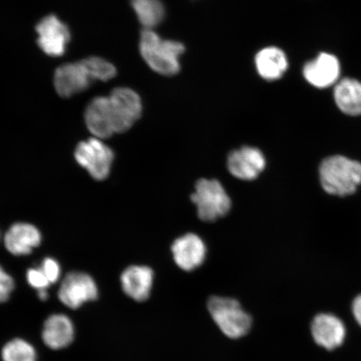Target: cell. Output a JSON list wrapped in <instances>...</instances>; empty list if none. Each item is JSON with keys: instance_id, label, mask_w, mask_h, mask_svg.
I'll return each instance as SVG.
<instances>
[{"instance_id": "8992f818", "label": "cell", "mask_w": 361, "mask_h": 361, "mask_svg": "<svg viewBox=\"0 0 361 361\" xmlns=\"http://www.w3.org/2000/svg\"><path fill=\"white\" fill-rule=\"evenodd\" d=\"M191 200L197 207V215L205 222H214L231 209L232 202L218 180L202 178L195 185Z\"/></svg>"}, {"instance_id": "2e32d148", "label": "cell", "mask_w": 361, "mask_h": 361, "mask_svg": "<svg viewBox=\"0 0 361 361\" xmlns=\"http://www.w3.org/2000/svg\"><path fill=\"white\" fill-rule=\"evenodd\" d=\"M74 338V324L67 315L55 314L45 320L42 340L49 349L56 350L66 348L73 342Z\"/></svg>"}, {"instance_id": "44dd1931", "label": "cell", "mask_w": 361, "mask_h": 361, "mask_svg": "<svg viewBox=\"0 0 361 361\" xmlns=\"http://www.w3.org/2000/svg\"><path fill=\"white\" fill-rule=\"evenodd\" d=\"M26 278L30 286L37 291L48 290V288L51 286L39 268L30 269L27 272Z\"/></svg>"}, {"instance_id": "e0dca14e", "label": "cell", "mask_w": 361, "mask_h": 361, "mask_svg": "<svg viewBox=\"0 0 361 361\" xmlns=\"http://www.w3.org/2000/svg\"><path fill=\"white\" fill-rule=\"evenodd\" d=\"M334 99L338 109L351 116H361V82L354 78H343L334 88Z\"/></svg>"}, {"instance_id": "ba28073f", "label": "cell", "mask_w": 361, "mask_h": 361, "mask_svg": "<svg viewBox=\"0 0 361 361\" xmlns=\"http://www.w3.org/2000/svg\"><path fill=\"white\" fill-rule=\"evenodd\" d=\"M98 286L90 274L74 271L63 279L58 291V298L68 308L76 310L88 302L96 300Z\"/></svg>"}, {"instance_id": "9c48e42d", "label": "cell", "mask_w": 361, "mask_h": 361, "mask_svg": "<svg viewBox=\"0 0 361 361\" xmlns=\"http://www.w3.org/2000/svg\"><path fill=\"white\" fill-rule=\"evenodd\" d=\"M39 47L44 54L51 57L64 55L71 35L68 26L56 16L49 15L43 18L36 25Z\"/></svg>"}, {"instance_id": "603a6c76", "label": "cell", "mask_w": 361, "mask_h": 361, "mask_svg": "<svg viewBox=\"0 0 361 361\" xmlns=\"http://www.w3.org/2000/svg\"><path fill=\"white\" fill-rule=\"evenodd\" d=\"M13 290H15V281L0 266V303H4L10 299Z\"/></svg>"}, {"instance_id": "d4e9b609", "label": "cell", "mask_w": 361, "mask_h": 361, "mask_svg": "<svg viewBox=\"0 0 361 361\" xmlns=\"http://www.w3.org/2000/svg\"><path fill=\"white\" fill-rule=\"evenodd\" d=\"M38 297L40 300L45 301L48 299L49 293L47 290L38 291Z\"/></svg>"}, {"instance_id": "8fae6325", "label": "cell", "mask_w": 361, "mask_h": 361, "mask_svg": "<svg viewBox=\"0 0 361 361\" xmlns=\"http://www.w3.org/2000/svg\"><path fill=\"white\" fill-rule=\"evenodd\" d=\"M311 335L316 344L327 350H334L344 343L346 327L335 314H319L311 323Z\"/></svg>"}, {"instance_id": "7c38bea8", "label": "cell", "mask_w": 361, "mask_h": 361, "mask_svg": "<svg viewBox=\"0 0 361 361\" xmlns=\"http://www.w3.org/2000/svg\"><path fill=\"white\" fill-rule=\"evenodd\" d=\"M266 160L258 148L243 147L230 153L228 169L233 177L252 180L259 177L265 169Z\"/></svg>"}, {"instance_id": "5b68a950", "label": "cell", "mask_w": 361, "mask_h": 361, "mask_svg": "<svg viewBox=\"0 0 361 361\" xmlns=\"http://www.w3.org/2000/svg\"><path fill=\"white\" fill-rule=\"evenodd\" d=\"M207 309L216 326L226 336L239 338L250 332L252 319L232 298L213 296L207 301Z\"/></svg>"}, {"instance_id": "3957f363", "label": "cell", "mask_w": 361, "mask_h": 361, "mask_svg": "<svg viewBox=\"0 0 361 361\" xmlns=\"http://www.w3.org/2000/svg\"><path fill=\"white\" fill-rule=\"evenodd\" d=\"M319 179L324 190L331 195H351L361 184V164L345 156L329 157L320 164Z\"/></svg>"}, {"instance_id": "4fadbf2b", "label": "cell", "mask_w": 361, "mask_h": 361, "mask_svg": "<svg viewBox=\"0 0 361 361\" xmlns=\"http://www.w3.org/2000/svg\"><path fill=\"white\" fill-rule=\"evenodd\" d=\"M176 264L184 271H192L200 267L206 259L207 247L197 234L187 233L176 239L171 246Z\"/></svg>"}, {"instance_id": "ac0fdd59", "label": "cell", "mask_w": 361, "mask_h": 361, "mask_svg": "<svg viewBox=\"0 0 361 361\" xmlns=\"http://www.w3.org/2000/svg\"><path fill=\"white\" fill-rule=\"evenodd\" d=\"M255 63L261 78L267 80L281 79L288 66L286 54L277 47L262 49L256 56Z\"/></svg>"}, {"instance_id": "ffe728a7", "label": "cell", "mask_w": 361, "mask_h": 361, "mask_svg": "<svg viewBox=\"0 0 361 361\" xmlns=\"http://www.w3.org/2000/svg\"><path fill=\"white\" fill-rule=\"evenodd\" d=\"M3 361H37L35 347L22 338L6 343L1 351Z\"/></svg>"}, {"instance_id": "52a82bcc", "label": "cell", "mask_w": 361, "mask_h": 361, "mask_svg": "<svg viewBox=\"0 0 361 361\" xmlns=\"http://www.w3.org/2000/svg\"><path fill=\"white\" fill-rule=\"evenodd\" d=\"M114 157L111 149L97 137L80 142L75 151L78 164L97 180H105L109 176Z\"/></svg>"}, {"instance_id": "d6986e66", "label": "cell", "mask_w": 361, "mask_h": 361, "mask_svg": "<svg viewBox=\"0 0 361 361\" xmlns=\"http://www.w3.org/2000/svg\"><path fill=\"white\" fill-rule=\"evenodd\" d=\"M132 6L144 30H153L164 20L165 10L160 0H132Z\"/></svg>"}, {"instance_id": "277c9868", "label": "cell", "mask_w": 361, "mask_h": 361, "mask_svg": "<svg viewBox=\"0 0 361 361\" xmlns=\"http://www.w3.org/2000/svg\"><path fill=\"white\" fill-rule=\"evenodd\" d=\"M184 45L162 39L153 30H143L140 39V52L149 67L158 74L173 75L180 71L179 57Z\"/></svg>"}, {"instance_id": "7402d4cb", "label": "cell", "mask_w": 361, "mask_h": 361, "mask_svg": "<svg viewBox=\"0 0 361 361\" xmlns=\"http://www.w3.org/2000/svg\"><path fill=\"white\" fill-rule=\"evenodd\" d=\"M51 284L56 283L60 279L61 269L60 264L52 258H45L39 267Z\"/></svg>"}, {"instance_id": "6da1fadb", "label": "cell", "mask_w": 361, "mask_h": 361, "mask_svg": "<svg viewBox=\"0 0 361 361\" xmlns=\"http://www.w3.org/2000/svg\"><path fill=\"white\" fill-rule=\"evenodd\" d=\"M141 97L128 87H117L108 97L94 98L85 111V123L94 137L109 138L123 133L141 117Z\"/></svg>"}, {"instance_id": "7a4b0ae2", "label": "cell", "mask_w": 361, "mask_h": 361, "mask_svg": "<svg viewBox=\"0 0 361 361\" xmlns=\"http://www.w3.org/2000/svg\"><path fill=\"white\" fill-rule=\"evenodd\" d=\"M116 74V68L111 62L90 56L59 66L54 75V85L59 96L69 98L85 92L94 81H109Z\"/></svg>"}, {"instance_id": "5bb4252c", "label": "cell", "mask_w": 361, "mask_h": 361, "mask_svg": "<svg viewBox=\"0 0 361 361\" xmlns=\"http://www.w3.org/2000/svg\"><path fill=\"white\" fill-rule=\"evenodd\" d=\"M153 282L154 272L147 266H130L121 275L123 292L130 299L137 302L145 301L150 297Z\"/></svg>"}, {"instance_id": "30bf717a", "label": "cell", "mask_w": 361, "mask_h": 361, "mask_svg": "<svg viewBox=\"0 0 361 361\" xmlns=\"http://www.w3.org/2000/svg\"><path fill=\"white\" fill-rule=\"evenodd\" d=\"M341 66L336 56L329 53L319 55L304 66L303 75L308 82L319 89L335 87L341 80Z\"/></svg>"}, {"instance_id": "9a60e30c", "label": "cell", "mask_w": 361, "mask_h": 361, "mask_svg": "<svg viewBox=\"0 0 361 361\" xmlns=\"http://www.w3.org/2000/svg\"><path fill=\"white\" fill-rule=\"evenodd\" d=\"M42 233L35 226L26 223L13 224L4 236V245L11 255L24 256L31 254L42 243Z\"/></svg>"}, {"instance_id": "cb8c5ba5", "label": "cell", "mask_w": 361, "mask_h": 361, "mask_svg": "<svg viewBox=\"0 0 361 361\" xmlns=\"http://www.w3.org/2000/svg\"><path fill=\"white\" fill-rule=\"evenodd\" d=\"M351 310L355 322L361 327V293L356 296L353 302H352Z\"/></svg>"}]
</instances>
